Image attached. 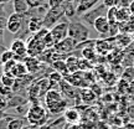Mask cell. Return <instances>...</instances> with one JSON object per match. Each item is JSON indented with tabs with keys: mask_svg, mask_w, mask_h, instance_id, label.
<instances>
[{
	"mask_svg": "<svg viewBox=\"0 0 134 129\" xmlns=\"http://www.w3.org/2000/svg\"><path fill=\"white\" fill-rule=\"evenodd\" d=\"M63 16H65V5L57 8H50L42 19V26L45 29L51 30L55 25L60 23L58 20H61Z\"/></svg>",
	"mask_w": 134,
	"mask_h": 129,
	"instance_id": "obj_5",
	"label": "cell"
},
{
	"mask_svg": "<svg viewBox=\"0 0 134 129\" xmlns=\"http://www.w3.org/2000/svg\"><path fill=\"white\" fill-rule=\"evenodd\" d=\"M65 61H66L67 68H68L70 73H76V72L80 71V65H78L80 58L78 57L73 56V55H70V56H67V57L65 58Z\"/></svg>",
	"mask_w": 134,
	"mask_h": 129,
	"instance_id": "obj_23",
	"label": "cell"
},
{
	"mask_svg": "<svg viewBox=\"0 0 134 129\" xmlns=\"http://www.w3.org/2000/svg\"><path fill=\"white\" fill-rule=\"evenodd\" d=\"M128 113H129L130 118H132V119H134V105L129 107V109H128Z\"/></svg>",
	"mask_w": 134,
	"mask_h": 129,
	"instance_id": "obj_40",
	"label": "cell"
},
{
	"mask_svg": "<svg viewBox=\"0 0 134 129\" xmlns=\"http://www.w3.org/2000/svg\"><path fill=\"white\" fill-rule=\"evenodd\" d=\"M133 38H134V32H133Z\"/></svg>",
	"mask_w": 134,
	"mask_h": 129,
	"instance_id": "obj_46",
	"label": "cell"
},
{
	"mask_svg": "<svg viewBox=\"0 0 134 129\" xmlns=\"http://www.w3.org/2000/svg\"><path fill=\"white\" fill-rule=\"evenodd\" d=\"M10 75H11V76L16 80V78H21V77L27 76V75H29V72H27V68H26V66H25L24 62H20V61H18Z\"/></svg>",
	"mask_w": 134,
	"mask_h": 129,
	"instance_id": "obj_21",
	"label": "cell"
},
{
	"mask_svg": "<svg viewBox=\"0 0 134 129\" xmlns=\"http://www.w3.org/2000/svg\"><path fill=\"white\" fill-rule=\"evenodd\" d=\"M68 37L75 40L77 43L86 42L90 40V29L83 21L70 20L68 24Z\"/></svg>",
	"mask_w": 134,
	"mask_h": 129,
	"instance_id": "obj_3",
	"label": "cell"
},
{
	"mask_svg": "<svg viewBox=\"0 0 134 129\" xmlns=\"http://www.w3.org/2000/svg\"><path fill=\"white\" fill-rule=\"evenodd\" d=\"M130 10L129 8H122V9H117V23H127L130 20Z\"/></svg>",
	"mask_w": 134,
	"mask_h": 129,
	"instance_id": "obj_25",
	"label": "cell"
},
{
	"mask_svg": "<svg viewBox=\"0 0 134 129\" xmlns=\"http://www.w3.org/2000/svg\"><path fill=\"white\" fill-rule=\"evenodd\" d=\"M27 15V14H26ZM27 29H29L30 33H37L40 30L42 29V19L41 18H36V16H29L27 15Z\"/></svg>",
	"mask_w": 134,
	"mask_h": 129,
	"instance_id": "obj_19",
	"label": "cell"
},
{
	"mask_svg": "<svg viewBox=\"0 0 134 129\" xmlns=\"http://www.w3.org/2000/svg\"><path fill=\"white\" fill-rule=\"evenodd\" d=\"M16 62H18V61H16V60H10V61H8V62L6 63H4V65H3V71H4V73H11V71H13V68H14L15 67V65H16Z\"/></svg>",
	"mask_w": 134,
	"mask_h": 129,
	"instance_id": "obj_33",
	"label": "cell"
},
{
	"mask_svg": "<svg viewBox=\"0 0 134 129\" xmlns=\"http://www.w3.org/2000/svg\"><path fill=\"white\" fill-rule=\"evenodd\" d=\"M99 0H76L75 5H76V15L82 16L83 14L88 13L90 10L96 8Z\"/></svg>",
	"mask_w": 134,
	"mask_h": 129,
	"instance_id": "obj_13",
	"label": "cell"
},
{
	"mask_svg": "<svg viewBox=\"0 0 134 129\" xmlns=\"http://www.w3.org/2000/svg\"><path fill=\"white\" fill-rule=\"evenodd\" d=\"M14 58H15V55L13 53V51L10 48H5L3 51V53H1V56H0V65L3 66L4 63H6L10 60H14Z\"/></svg>",
	"mask_w": 134,
	"mask_h": 129,
	"instance_id": "obj_29",
	"label": "cell"
},
{
	"mask_svg": "<svg viewBox=\"0 0 134 129\" xmlns=\"http://www.w3.org/2000/svg\"><path fill=\"white\" fill-rule=\"evenodd\" d=\"M129 82L125 81V80H123V78H120L119 82H118V89H119V92H122V93H125V92H128V89H129Z\"/></svg>",
	"mask_w": 134,
	"mask_h": 129,
	"instance_id": "obj_35",
	"label": "cell"
},
{
	"mask_svg": "<svg viewBox=\"0 0 134 129\" xmlns=\"http://www.w3.org/2000/svg\"><path fill=\"white\" fill-rule=\"evenodd\" d=\"M128 93H132V94H134V81H133V82H130L129 89H128Z\"/></svg>",
	"mask_w": 134,
	"mask_h": 129,
	"instance_id": "obj_42",
	"label": "cell"
},
{
	"mask_svg": "<svg viewBox=\"0 0 134 129\" xmlns=\"http://www.w3.org/2000/svg\"><path fill=\"white\" fill-rule=\"evenodd\" d=\"M5 25H6V19H0V43H1V40L4 37Z\"/></svg>",
	"mask_w": 134,
	"mask_h": 129,
	"instance_id": "obj_37",
	"label": "cell"
},
{
	"mask_svg": "<svg viewBox=\"0 0 134 129\" xmlns=\"http://www.w3.org/2000/svg\"><path fill=\"white\" fill-rule=\"evenodd\" d=\"M47 118L48 113L46 108H43L40 104H30V108L27 110V114L25 117V119L27 120V123L31 125H36V127H42V125L47 124Z\"/></svg>",
	"mask_w": 134,
	"mask_h": 129,
	"instance_id": "obj_4",
	"label": "cell"
},
{
	"mask_svg": "<svg viewBox=\"0 0 134 129\" xmlns=\"http://www.w3.org/2000/svg\"><path fill=\"white\" fill-rule=\"evenodd\" d=\"M23 129H38V127H36V125H31V124H25L24 127H23Z\"/></svg>",
	"mask_w": 134,
	"mask_h": 129,
	"instance_id": "obj_41",
	"label": "cell"
},
{
	"mask_svg": "<svg viewBox=\"0 0 134 129\" xmlns=\"http://www.w3.org/2000/svg\"><path fill=\"white\" fill-rule=\"evenodd\" d=\"M102 4L104 5L107 9H112V8H115V0H103Z\"/></svg>",
	"mask_w": 134,
	"mask_h": 129,
	"instance_id": "obj_39",
	"label": "cell"
},
{
	"mask_svg": "<svg viewBox=\"0 0 134 129\" xmlns=\"http://www.w3.org/2000/svg\"><path fill=\"white\" fill-rule=\"evenodd\" d=\"M129 10H130V14L132 15H134V1L130 4V6H129Z\"/></svg>",
	"mask_w": 134,
	"mask_h": 129,
	"instance_id": "obj_43",
	"label": "cell"
},
{
	"mask_svg": "<svg viewBox=\"0 0 134 129\" xmlns=\"http://www.w3.org/2000/svg\"><path fill=\"white\" fill-rule=\"evenodd\" d=\"M48 80H50V82L52 83V86L55 87V86H58L60 83H61V81L63 80V77L58 73V72H56V71H52L50 75H48V77H47Z\"/></svg>",
	"mask_w": 134,
	"mask_h": 129,
	"instance_id": "obj_30",
	"label": "cell"
},
{
	"mask_svg": "<svg viewBox=\"0 0 134 129\" xmlns=\"http://www.w3.org/2000/svg\"><path fill=\"white\" fill-rule=\"evenodd\" d=\"M66 120L63 119V117L61 118H58V119L53 120L51 123H47V124L42 125V127H40L38 129H63L66 127Z\"/></svg>",
	"mask_w": 134,
	"mask_h": 129,
	"instance_id": "obj_26",
	"label": "cell"
},
{
	"mask_svg": "<svg viewBox=\"0 0 134 129\" xmlns=\"http://www.w3.org/2000/svg\"><path fill=\"white\" fill-rule=\"evenodd\" d=\"M24 63H25V66H26V68H27L29 75H32V76L38 73V71H41V67L45 66L43 63H41L38 61L37 57H30V56H27V57L25 58Z\"/></svg>",
	"mask_w": 134,
	"mask_h": 129,
	"instance_id": "obj_16",
	"label": "cell"
},
{
	"mask_svg": "<svg viewBox=\"0 0 134 129\" xmlns=\"http://www.w3.org/2000/svg\"><path fill=\"white\" fill-rule=\"evenodd\" d=\"M13 10L15 14L26 15L30 11V6L26 0H13Z\"/></svg>",
	"mask_w": 134,
	"mask_h": 129,
	"instance_id": "obj_20",
	"label": "cell"
},
{
	"mask_svg": "<svg viewBox=\"0 0 134 129\" xmlns=\"http://www.w3.org/2000/svg\"><path fill=\"white\" fill-rule=\"evenodd\" d=\"M107 11L108 9L105 8L103 4H99L97 5L96 8H93L92 10H90L88 13L83 14L81 16V19L83 20V23H88L90 25H93L94 20L100 18V16H107Z\"/></svg>",
	"mask_w": 134,
	"mask_h": 129,
	"instance_id": "obj_11",
	"label": "cell"
},
{
	"mask_svg": "<svg viewBox=\"0 0 134 129\" xmlns=\"http://www.w3.org/2000/svg\"><path fill=\"white\" fill-rule=\"evenodd\" d=\"M43 102H45V107H46L47 113L52 115L63 114L65 110L68 108V100L62 96L60 89H56V88L50 89L45 94Z\"/></svg>",
	"mask_w": 134,
	"mask_h": 129,
	"instance_id": "obj_1",
	"label": "cell"
},
{
	"mask_svg": "<svg viewBox=\"0 0 134 129\" xmlns=\"http://www.w3.org/2000/svg\"><path fill=\"white\" fill-rule=\"evenodd\" d=\"M13 88H10V87H6V86H3V85H0V96L5 97V98H8V97H11L13 96Z\"/></svg>",
	"mask_w": 134,
	"mask_h": 129,
	"instance_id": "obj_34",
	"label": "cell"
},
{
	"mask_svg": "<svg viewBox=\"0 0 134 129\" xmlns=\"http://www.w3.org/2000/svg\"><path fill=\"white\" fill-rule=\"evenodd\" d=\"M93 27H94V30L99 33L100 36H103V37L109 36L110 24H109V21H108V19H107V16H100V18L94 20Z\"/></svg>",
	"mask_w": 134,
	"mask_h": 129,
	"instance_id": "obj_14",
	"label": "cell"
},
{
	"mask_svg": "<svg viewBox=\"0 0 134 129\" xmlns=\"http://www.w3.org/2000/svg\"><path fill=\"white\" fill-rule=\"evenodd\" d=\"M10 1H13V0H0V4H9Z\"/></svg>",
	"mask_w": 134,
	"mask_h": 129,
	"instance_id": "obj_44",
	"label": "cell"
},
{
	"mask_svg": "<svg viewBox=\"0 0 134 129\" xmlns=\"http://www.w3.org/2000/svg\"><path fill=\"white\" fill-rule=\"evenodd\" d=\"M4 129H23L25 125V120L19 117H13V115H5L0 120V124H4Z\"/></svg>",
	"mask_w": 134,
	"mask_h": 129,
	"instance_id": "obj_15",
	"label": "cell"
},
{
	"mask_svg": "<svg viewBox=\"0 0 134 129\" xmlns=\"http://www.w3.org/2000/svg\"><path fill=\"white\" fill-rule=\"evenodd\" d=\"M25 15H19V14H13L9 15V18L6 19V25H5V30L9 31L13 35H19L21 32V30L24 27L25 24Z\"/></svg>",
	"mask_w": 134,
	"mask_h": 129,
	"instance_id": "obj_6",
	"label": "cell"
},
{
	"mask_svg": "<svg viewBox=\"0 0 134 129\" xmlns=\"http://www.w3.org/2000/svg\"><path fill=\"white\" fill-rule=\"evenodd\" d=\"M63 80L66 82H68L71 86L78 88V89L88 88V87H90V83H88L86 80V75H85V72H82V71H78V72H76V73H70V75L66 76Z\"/></svg>",
	"mask_w": 134,
	"mask_h": 129,
	"instance_id": "obj_9",
	"label": "cell"
},
{
	"mask_svg": "<svg viewBox=\"0 0 134 129\" xmlns=\"http://www.w3.org/2000/svg\"><path fill=\"white\" fill-rule=\"evenodd\" d=\"M51 67H52L56 72H58L63 78L70 75V71H68V68H67V65H66V61H65V60H57V61H55V62L51 65Z\"/></svg>",
	"mask_w": 134,
	"mask_h": 129,
	"instance_id": "obj_22",
	"label": "cell"
},
{
	"mask_svg": "<svg viewBox=\"0 0 134 129\" xmlns=\"http://www.w3.org/2000/svg\"><path fill=\"white\" fill-rule=\"evenodd\" d=\"M80 99L85 104H92V103L96 102L97 96L90 87L88 88H82V89H80Z\"/></svg>",
	"mask_w": 134,
	"mask_h": 129,
	"instance_id": "obj_18",
	"label": "cell"
},
{
	"mask_svg": "<svg viewBox=\"0 0 134 129\" xmlns=\"http://www.w3.org/2000/svg\"><path fill=\"white\" fill-rule=\"evenodd\" d=\"M10 50L15 55L16 61L19 58L20 62H24V60L27 57V45H26V41L23 38H14V41L10 45Z\"/></svg>",
	"mask_w": 134,
	"mask_h": 129,
	"instance_id": "obj_7",
	"label": "cell"
},
{
	"mask_svg": "<svg viewBox=\"0 0 134 129\" xmlns=\"http://www.w3.org/2000/svg\"><path fill=\"white\" fill-rule=\"evenodd\" d=\"M6 108H8V98L0 96V110L4 112Z\"/></svg>",
	"mask_w": 134,
	"mask_h": 129,
	"instance_id": "obj_38",
	"label": "cell"
},
{
	"mask_svg": "<svg viewBox=\"0 0 134 129\" xmlns=\"http://www.w3.org/2000/svg\"><path fill=\"white\" fill-rule=\"evenodd\" d=\"M94 50L97 51V53H105L110 50L109 42L107 38H99L94 41Z\"/></svg>",
	"mask_w": 134,
	"mask_h": 129,
	"instance_id": "obj_24",
	"label": "cell"
},
{
	"mask_svg": "<svg viewBox=\"0 0 134 129\" xmlns=\"http://www.w3.org/2000/svg\"><path fill=\"white\" fill-rule=\"evenodd\" d=\"M133 67H134V60H133Z\"/></svg>",
	"mask_w": 134,
	"mask_h": 129,
	"instance_id": "obj_45",
	"label": "cell"
},
{
	"mask_svg": "<svg viewBox=\"0 0 134 129\" xmlns=\"http://www.w3.org/2000/svg\"><path fill=\"white\" fill-rule=\"evenodd\" d=\"M68 24H70V21H60L57 25H55L50 30V33L56 43L61 42L62 40L68 37Z\"/></svg>",
	"mask_w": 134,
	"mask_h": 129,
	"instance_id": "obj_10",
	"label": "cell"
},
{
	"mask_svg": "<svg viewBox=\"0 0 134 129\" xmlns=\"http://www.w3.org/2000/svg\"><path fill=\"white\" fill-rule=\"evenodd\" d=\"M48 31L50 30L42 27L37 33H34V35H31L27 38V41H26V45H27V56H30V57H38L46 50L45 43H43V38L47 35Z\"/></svg>",
	"mask_w": 134,
	"mask_h": 129,
	"instance_id": "obj_2",
	"label": "cell"
},
{
	"mask_svg": "<svg viewBox=\"0 0 134 129\" xmlns=\"http://www.w3.org/2000/svg\"><path fill=\"white\" fill-rule=\"evenodd\" d=\"M63 4H65V0H48V6H50V8L62 6Z\"/></svg>",
	"mask_w": 134,
	"mask_h": 129,
	"instance_id": "obj_36",
	"label": "cell"
},
{
	"mask_svg": "<svg viewBox=\"0 0 134 129\" xmlns=\"http://www.w3.org/2000/svg\"><path fill=\"white\" fill-rule=\"evenodd\" d=\"M63 119L66 120L67 124L75 125L80 122L81 114H80V112L77 110L76 107H68V108L65 110V113H63Z\"/></svg>",
	"mask_w": 134,
	"mask_h": 129,
	"instance_id": "obj_17",
	"label": "cell"
},
{
	"mask_svg": "<svg viewBox=\"0 0 134 129\" xmlns=\"http://www.w3.org/2000/svg\"><path fill=\"white\" fill-rule=\"evenodd\" d=\"M78 65H80V71H82V72H90L93 68L92 62H90V61H87V60H85V58H82V57L80 58Z\"/></svg>",
	"mask_w": 134,
	"mask_h": 129,
	"instance_id": "obj_31",
	"label": "cell"
},
{
	"mask_svg": "<svg viewBox=\"0 0 134 129\" xmlns=\"http://www.w3.org/2000/svg\"><path fill=\"white\" fill-rule=\"evenodd\" d=\"M0 85L13 88L15 85V78L11 75H9V73H4V75L0 76Z\"/></svg>",
	"mask_w": 134,
	"mask_h": 129,
	"instance_id": "obj_27",
	"label": "cell"
},
{
	"mask_svg": "<svg viewBox=\"0 0 134 129\" xmlns=\"http://www.w3.org/2000/svg\"><path fill=\"white\" fill-rule=\"evenodd\" d=\"M77 45L78 43L75 41V40H72L71 37H66L65 40H62L61 42L56 43V46L53 47V50L58 53V55H61V56H70V53H72L75 50H77Z\"/></svg>",
	"mask_w": 134,
	"mask_h": 129,
	"instance_id": "obj_8",
	"label": "cell"
},
{
	"mask_svg": "<svg viewBox=\"0 0 134 129\" xmlns=\"http://www.w3.org/2000/svg\"><path fill=\"white\" fill-rule=\"evenodd\" d=\"M122 78L125 80V81L130 82L134 81V67H128V68H125L124 72H123V75H122Z\"/></svg>",
	"mask_w": 134,
	"mask_h": 129,
	"instance_id": "obj_32",
	"label": "cell"
},
{
	"mask_svg": "<svg viewBox=\"0 0 134 129\" xmlns=\"http://www.w3.org/2000/svg\"><path fill=\"white\" fill-rule=\"evenodd\" d=\"M60 87V92L62 93V96L66 99H80V89L76 87L71 86L68 82H66L65 80L61 81V83L58 85Z\"/></svg>",
	"mask_w": 134,
	"mask_h": 129,
	"instance_id": "obj_12",
	"label": "cell"
},
{
	"mask_svg": "<svg viewBox=\"0 0 134 129\" xmlns=\"http://www.w3.org/2000/svg\"><path fill=\"white\" fill-rule=\"evenodd\" d=\"M30 9H38V8H50L48 0H26Z\"/></svg>",
	"mask_w": 134,
	"mask_h": 129,
	"instance_id": "obj_28",
	"label": "cell"
}]
</instances>
